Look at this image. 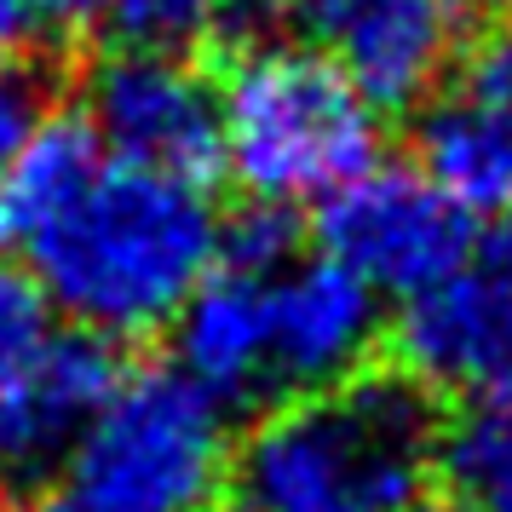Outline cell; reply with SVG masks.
I'll list each match as a JSON object with an SVG mask.
<instances>
[{
	"mask_svg": "<svg viewBox=\"0 0 512 512\" xmlns=\"http://www.w3.org/2000/svg\"><path fill=\"white\" fill-rule=\"evenodd\" d=\"M173 369L196 380L213 403L248 409L271 397L265 357V277L213 265L173 317Z\"/></svg>",
	"mask_w": 512,
	"mask_h": 512,
	"instance_id": "11",
	"label": "cell"
},
{
	"mask_svg": "<svg viewBox=\"0 0 512 512\" xmlns=\"http://www.w3.org/2000/svg\"><path fill=\"white\" fill-rule=\"evenodd\" d=\"M219 0H110L104 24L116 35V47H156V52H179V47H202Z\"/></svg>",
	"mask_w": 512,
	"mask_h": 512,
	"instance_id": "15",
	"label": "cell"
},
{
	"mask_svg": "<svg viewBox=\"0 0 512 512\" xmlns=\"http://www.w3.org/2000/svg\"><path fill=\"white\" fill-rule=\"evenodd\" d=\"M225 167L254 202H323L380 156V110L317 47L242 52L225 64Z\"/></svg>",
	"mask_w": 512,
	"mask_h": 512,
	"instance_id": "4",
	"label": "cell"
},
{
	"mask_svg": "<svg viewBox=\"0 0 512 512\" xmlns=\"http://www.w3.org/2000/svg\"><path fill=\"white\" fill-rule=\"evenodd\" d=\"M47 305L98 340H144L179 317L219 259L208 185L156 167L98 162L70 208L24 242Z\"/></svg>",
	"mask_w": 512,
	"mask_h": 512,
	"instance_id": "1",
	"label": "cell"
},
{
	"mask_svg": "<svg viewBox=\"0 0 512 512\" xmlns=\"http://www.w3.org/2000/svg\"><path fill=\"white\" fill-rule=\"evenodd\" d=\"M98 162H104V150L87 133V121L47 110V121L35 127V139L24 144L18 167L0 185V242L24 248L41 225H52L81 196V185L98 173Z\"/></svg>",
	"mask_w": 512,
	"mask_h": 512,
	"instance_id": "13",
	"label": "cell"
},
{
	"mask_svg": "<svg viewBox=\"0 0 512 512\" xmlns=\"http://www.w3.org/2000/svg\"><path fill=\"white\" fill-rule=\"evenodd\" d=\"M104 6H110V0H29V18H35V24L64 29V35H75V29L104 24Z\"/></svg>",
	"mask_w": 512,
	"mask_h": 512,
	"instance_id": "20",
	"label": "cell"
},
{
	"mask_svg": "<svg viewBox=\"0 0 512 512\" xmlns=\"http://www.w3.org/2000/svg\"><path fill=\"white\" fill-rule=\"evenodd\" d=\"M288 18L380 116L426 104L466 47L461 0H294Z\"/></svg>",
	"mask_w": 512,
	"mask_h": 512,
	"instance_id": "8",
	"label": "cell"
},
{
	"mask_svg": "<svg viewBox=\"0 0 512 512\" xmlns=\"http://www.w3.org/2000/svg\"><path fill=\"white\" fill-rule=\"evenodd\" d=\"M438 461L455 478V495L478 512H512V380L472 392L461 420L443 432Z\"/></svg>",
	"mask_w": 512,
	"mask_h": 512,
	"instance_id": "14",
	"label": "cell"
},
{
	"mask_svg": "<svg viewBox=\"0 0 512 512\" xmlns=\"http://www.w3.org/2000/svg\"><path fill=\"white\" fill-rule=\"evenodd\" d=\"M116 346L87 328L47 334V346L0 386V495L24 501L64 466L104 397L116 392Z\"/></svg>",
	"mask_w": 512,
	"mask_h": 512,
	"instance_id": "10",
	"label": "cell"
},
{
	"mask_svg": "<svg viewBox=\"0 0 512 512\" xmlns=\"http://www.w3.org/2000/svg\"><path fill=\"white\" fill-rule=\"evenodd\" d=\"M300 248V225H294V208H277V202H248L242 213L219 219V259L213 265H231V271H254V277H271L277 265H288Z\"/></svg>",
	"mask_w": 512,
	"mask_h": 512,
	"instance_id": "16",
	"label": "cell"
},
{
	"mask_svg": "<svg viewBox=\"0 0 512 512\" xmlns=\"http://www.w3.org/2000/svg\"><path fill=\"white\" fill-rule=\"evenodd\" d=\"M420 173L438 179L461 208L512 202V98L455 81L415 121Z\"/></svg>",
	"mask_w": 512,
	"mask_h": 512,
	"instance_id": "12",
	"label": "cell"
},
{
	"mask_svg": "<svg viewBox=\"0 0 512 512\" xmlns=\"http://www.w3.org/2000/svg\"><path fill=\"white\" fill-rule=\"evenodd\" d=\"M29 29H35L29 0H0V64H12L29 47Z\"/></svg>",
	"mask_w": 512,
	"mask_h": 512,
	"instance_id": "21",
	"label": "cell"
},
{
	"mask_svg": "<svg viewBox=\"0 0 512 512\" xmlns=\"http://www.w3.org/2000/svg\"><path fill=\"white\" fill-rule=\"evenodd\" d=\"M52 334V305L24 265H0V386L24 369Z\"/></svg>",
	"mask_w": 512,
	"mask_h": 512,
	"instance_id": "17",
	"label": "cell"
},
{
	"mask_svg": "<svg viewBox=\"0 0 512 512\" xmlns=\"http://www.w3.org/2000/svg\"><path fill=\"white\" fill-rule=\"evenodd\" d=\"M461 81H472V87H484L495 98H512V0L501 12V24L472 41V52L461 64Z\"/></svg>",
	"mask_w": 512,
	"mask_h": 512,
	"instance_id": "19",
	"label": "cell"
},
{
	"mask_svg": "<svg viewBox=\"0 0 512 512\" xmlns=\"http://www.w3.org/2000/svg\"><path fill=\"white\" fill-rule=\"evenodd\" d=\"M397 369L426 392H484L512 380V236H472L438 282L397 317Z\"/></svg>",
	"mask_w": 512,
	"mask_h": 512,
	"instance_id": "7",
	"label": "cell"
},
{
	"mask_svg": "<svg viewBox=\"0 0 512 512\" xmlns=\"http://www.w3.org/2000/svg\"><path fill=\"white\" fill-rule=\"evenodd\" d=\"M81 121L116 162L208 185L225 167L219 87L179 52L110 47L81 81Z\"/></svg>",
	"mask_w": 512,
	"mask_h": 512,
	"instance_id": "5",
	"label": "cell"
},
{
	"mask_svg": "<svg viewBox=\"0 0 512 512\" xmlns=\"http://www.w3.org/2000/svg\"><path fill=\"white\" fill-rule=\"evenodd\" d=\"M52 87L41 70H29V64H0V185H6V173L18 167L24 156V144L35 139V127L47 121V104Z\"/></svg>",
	"mask_w": 512,
	"mask_h": 512,
	"instance_id": "18",
	"label": "cell"
},
{
	"mask_svg": "<svg viewBox=\"0 0 512 512\" xmlns=\"http://www.w3.org/2000/svg\"><path fill=\"white\" fill-rule=\"evenodd\" d=\"M443 420L415 374L357 369L340 386L271 403L231 449L242 512H403L426 495Z\"/></svg>",
	"mask_w": 512,
	"mask_h": 512,
	"instance_id": "2",
	"label": "cell"
},
{
	"mask_svg": "<svg viewBox=\"0 0 512 512\" xmlns=\"http://www.w3.org/2000/svg\"><path fill=\"white\" fill-rule=\"evenodd\" d=\"M231 478V420L173 363L121 369L64 466L24 512H213Z\"/></svg>",
	"mask_w": 512,
	"mask_h": 512,
	"instance_id": "3",
	"label": "cell"
},
{
	"mask_svg": "<svg viewBox=\"0 0 512 512\" xmlns=\"http://www.w3.org/2000/svg\"><path fill=\"white\" fill-rule=\"evenodd\" d=\"M386 317L363 277L340 259H288L265 277V357H271V397L323 392L380 351Z\"/></svg>",
	"mask_w": 512,
	"mask_h": 512,
	"instance_id": "9",
	"label": "cell"
},
{
	"mask_svg": "<svg viewBox=\"0 0 512 512\" xmlns=\"http://www.w3.org/2000/svg\"><path fill=\"white\" fill-rule=\"evenodd\" d=\"M403 512H478L472 501H461V495H415Z\"/></svg>",
	"mask_w": 512,
	"mask_h": 512,
	"instance_id": "22",
	"label": "cell"
},
{
	"mask_svg": "<svg viewBox=\"0 0 512 512\" xmlns=\"http://www.w3.org/2000/svg\"><path fill=\"white\" fill-rule=\"evenodd\" d=\"M323 254L340 259L374 294H420L472 248V208H461L420 167L374 162L323 196Z\"/></svg>",
	"mask_w": 512,
	"mask_h": 512,
	"instance_id": "6",
	"label": "cell"
}]
</instances>
